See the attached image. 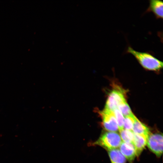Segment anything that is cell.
Instances as JSON below:
<instances>
[{
    "label": "cell",
    "mask_w": 163,
    "mask_h": 163,
    "mask_svg": "<svg viewBox=\"0 0 163 163\" xmlns=\"http://www.w3.org/2000/svg\"><path fill=\"white\" fill-rule=\"evenodd\" d=\"M126 53L132 55L145 69L151 71H158L163 67V62L148 52L136 51L129 46Z\"/></svg>",
    "instance_id": "obj_1"
},
{
    "label": "cell",
    "mask_w": 163,
    "mask_h": 163,
    "mask_svg": "<svg viewBox=\"0 0 163 163\" xmlns=\"http://www.w3.org/2000/svg\"><path fill=\"white\" fill-rule=\"evenodd\" d=\"M122 142L120 136L118 133L109 131L103 133L93 145H99L109 151L117 149Z\"/></svg>",
    "instance_id": "obj_2"
},
{
    "label": "cell",
    "mask_w": 163,
    "mask_h": 163,
    "mask_svg": "<svg viewBox=\"0 0 163 163\" xmlns=\"http://www.w3.org/2000/svg\"><path fill=\"white\" fill-rule=\"evenodd\" d=\"M125 95L123 90L119 87H115L108 95L104 109L113 111L120 104L126 101Z\"/></svg>",
    "instance_id": "obj_3"
},
{
    "label": "cell",
    "mask_w": 163,
    "mask_h": 163,
    "mask_svg": "<svg viewBox=\"0 0 163 163\" xmlns=\"http://www.w3.org/2000/svg\"><path fill=\"white\" fill-rule=\"evenodd\" d=\"M147 146L149 149L157 157H160L163 150V135L160 133L151 134L149 136Z\"/></svg>",
    "instance_id": "obj_4"
},
{
    "label": "cell",
    "mask_w": 163,
    "mask_h": 163,
    "mask_svg": "<svg viewBox=\"0 0 163 163\" xmlns=\"http://www.w3.org/2000/svg\"><path fill=\"white\" fill-rule=\"evenodd\" d=\"M102 125L104 129L109 132L117 131L118 127L113 111L104 109L100 112Z\"/></svg>",
    "instance_id": "obj_5"
},
{
    "label": "cell",
    "mask_w": 163,
    "mask_h": 163,
    "mask_svg": "<svg viewBox=\"0 0 163 163\" xmlns=\"http://www.w3.org/2000/svg\"><path fill=\"white\" fill-rule=\"evenodd\" d=\"M119 147L121 153L130 163H131L136 156L133 144L122 142Z\"/></svg>",
    "instance_id": "obj_6"
},
{
    "label": "cell",
    "mask_w": 163,
    "mask_h": 163,
    "mask_svg": "<svg viewBox=\"0 0 163 163\" xmlns=\"http://www.w3.org/2000/svg\"><path fill=\"white\" fill-rule=\"evenodd\" d=\"M149 5L145 13L152 12L157 19L163 18V5L162 1L159 0H150Z\"/></svg>",
    "instance_id": "obj_7"
},
{
    "label": "cell",
    "mask_w": 163,
    "mask_h": 163,
    "mask_svg": "<svg viewBox=\"0 0 163 163\" xmlns=\"http://www.w3.org/2000/svg\"><path fill=\"white\" fill-rule=\"evenodd\" d=\"M147 139L148 137L144 135L134 133L133 143L135 148L136 155L137 156L140 155L145 148L147 144Z\"/></svg>",
    "instance_id": "obj_8"
},
{
    "label": "cell",
    "mask_w": 163,
    "mask_h": 163,
    "mask_svg": "<svg viewBox=\"0 0 163 163\" xmlns=\"http://www.w3.org/2000/svg\"><path fill=\"white\" fill-rule=\"evenodd\" d=\"M132 131L134 133L143 135L148 138L150 133L149 128L141 122L136 117L133 124Z\"/></svg>",
    "instance_id": "obj_9"
},
{
    "label": "cell",
    "mask_w": 163,
    "mask_h": 163,
    "mask_svg": "<svg viewBox=\"0 0 163 163\" xmlns=\"http://www.w3.org/2000/svg\"><path fill=\"white\" fill-rule=\"evenodd\" d=\"M111 163H126V158L120 150L115 149L108 151Z\"/></svg>",
    "instance_id": "obj_10"
},
{
    "label": "cell",
    "mask_w": 163,
    "mask_h": 163,
    "mask_svg": "<svg viewBox=\"0 0 163 163\" xmlns=\"http://www.w3.org/2000/svg\"><path fill=\"white\" fill-rule=\"evenodd\" d=\"M119 131L120 136L123 142L127 143H133L134 133L132 131L123 129Z\"/></svg>",
    "instance_id": "obj_11"
},
{
    "label": "cell",
    "mask_w": 163,
    "mask_h": 163,
    "mask_svg": "<svg viewBox=\"0 0 163 163\" xmlns=\"http://www.w3.org/2000/svg\"><path fill=\"white\" fill-rule=\"evenodd\" d=\"M117 108L124 117L132 116L133 114L126 101L120 104Z\"/></svg>",
    "instance_id": "obj_12"
},
{
    "label": "cell",
    "mask_w": 163,
    "mask_h": 163,
    "mask_svg": "<svg viewBox=\"0 0 163 163\" xmlns=\"http://www.w3.org/2000/svg\"><path fill=\"white\" fill-rule=\"evenodd\" d=\"M136 117L134 114L132 116L124 117L123 128L125 129L132 131Z\"/></svg>",
    "instance_id": "obj_13"
},
{
    "label": "cell",
    "mask_w": 163,
    "mask_h": 163,
    "mask_svg": "<svg viewBox=\"0 0 163 163\" xmlns=\"http://www.w3.org/2000/svg\"><path fill=\"white\" fill-rule=\"evenodd\" d=\"M113 112L117 123L118 129L120 131L124 129V116L118 108L115 109L113 111Z\"/></svg>",
    "instance_id": "obj_14"
}]
</instances>
